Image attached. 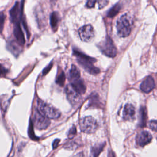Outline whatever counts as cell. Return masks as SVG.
<instances>
[{"instance_id": "cell-27", "label": "cell", "mask_w": 157, "mask_h": 157, "mask_svg": "<svg viewBox=\"0 0 157 157\" xmlns=\"http://www.w3.org/2000/svg\"><path fill=\"white\" fill-rule=\"evenodd\" d=\"M73 157H85V156L83 152H80V153L76 154L75 155H74Z\"/></svg>"}, {"instance_id": "cell-4", "label": "cell", "mask_w": 157, "mask_h": 157, "mask_svg": "<svg viewBox=\"0 0 157 157\" xmlns=\"http://www.w3.org/2000/svg\"><path fill=\"white\" fill-rule=\"evenodd\" d=\"M80 127L82 132L91 134L94 132L98 128V124L97 121L91 116L83 117L80 121Z\"/></svg>"}, {"instance_id": "cell-21", "label": "cell", "mask_w": 157, "mask_h": 157, "mask_svg": "<svg viewBox=\"0 0 157 157\" xmlns=\"http://www.w3.org/2000/svg\"><path fill=\"white\" fill-rule=\"evenodd\" d=\"M77 133V130H76V128L75 126H72V128L69 129L68 134H67V137L69 139H72L74 137V136H75Z\"/></svg>"}, {"instance_id": "cell-13", "label": "cell", "mask_w": 157, "mask_h": 157, "mask_svg": "<svg viewBox=\"0 0 157 157\" xmlns=\"http://www.w3.org/2000/svg\"><path fill=\"white\" fill-rule=\"evenodd\" d=\"M136 110L134 107L130 104L124 105L123 110V118L125 120L131 121L135 118Z\"/></svg>"}, {"instance_id": "cell-26", "label": "cell", "mask_w": 157, "mask_h": 157, "mask_svg": "<svg viewBox=\"0 0 157 157\" xmlns=\"http://www.w3.org/2000/svg\"><path fill=\"white\" fill-rule=\"evenodd\" d=\"M59 141H60V140H59V139H55V140H54V142H53V145H52L53 149H54V148H56L58 147V145H59Z\"/></svg>"}, {"instance_id": "cell-8", "label": "cell", "mask_w": 157, "mask_h": 157, "mask_svg": "<svg viewBox=\"0 0 157 157\" xmlns=\"http://www.w3.org/2000/svg\"><path fill=\"white\" fill-rule=\"evenodd\" d=\"M10 20L14 24H20L22 17V4L16 2L15 4L10 10Z\"/></svg>"}, {"instance_id": "cell-22", "label": "cell", "mask_w": 157, "mask_h": 157, "mask_svg": "<svg viewBox=\"0 0 157 157\" xmlns=\"http://www.w3.org/2000/svg\"><path fill=\"white\" fill-rule=\"evenodd\" d=\"M4 21H5V15L4 13L0 12V33H1L3 29Z\"/></svg>"}, {"instance_id": "cell-16", "label": "cell", "mask_w": 157, "mask_h": 157, "mask_svg": "<svg viewBox=\"0 0 157 157\" xmlns=\"http://www.w3.org/2000/svg\"><path fill=\"white\" fill-rule=\"evenodd\" d=\"M78 77H80V71L75 66L72 65L69 72V79L71 80Z\"/></svg>"}, {"instance_id": "cell-14", "label": "cell", "mask_w": 157, "mask_h": 157, "mask_svg": "<svg viewBox=\"0 0 157 157\" xmlns=\"http://www.w3.org/2000/svg\"><path fill=\"white\" fill-rule=\"evenodd\" d=\"M13 34L17 42L20 45H23L25 43V37H24V35L20 24H15Z\"/></svg>"}, {"instance_id": "cell-28", "label": "cell", "mask_w": 157, "mask_h": 157, "mask_svg": "<svg viewBox=\"0 0 157 157\" xmlns=\"http://www.w3.org/2000/svg\"><path fill=\"white\" fill-rule=\"evenodd\" d=\"M130 157H134V156H130Z\"/></svg>"}, {"instance_id": "cell-1", "label": "cell", "mask_w": 157, "mask_h": 157, "mask_svg": "<svg viewBox=\"0 0 157 157\" xmlns=\"http://www.w3.org/2000/svg\"><path fill=\"white\" fill-rule=\"evenodd\" d=\"M73 53L76 56L78 63L90 74H96L99 72V69L93 65V63L96 61L94 58L75 50H74Z\"/></svg>"}, {"instance_id": "cell-7", "label": "cell", "mask_w": 157, "mask_h": 157, "mask_svg": "<svg viewBox=\"0 0 157 157\" xmlns=\"http://www.w3.org/2000/svg\"><path fill=\"white\" fill-rule=\"evenodd\" d=\"M78 34L82 41L89 42L94 37V30L91 25H86L78 29Z\"/></svg>"}, {"instance_id": "cell-11", "label": "cell", "mask_w": 157, "mask_h": 157, "mask_svg": "<svg viewBox=\"0 0 157 157\" xmlns=\"http://www.w3.org/2000/svg\"><path fill=\"white\" fill-rule=\"evenodd\" d=\"M70 80V85L79 94H83L85 93L86 91V86L84 84L83 81L82 79L80 78V77L73 78Z\"/></svg>"}, {"instance_id": "cell-24", "label": "cell", "mask_w": 157, "mask_h": 157, "mask_svg": "<svg viewBox=\"0 0 157 157\" xmlns=\"http://www.w3.org/2000/svg\"><path fill=\"white\" fill-rule=\"evenodd\" d=\"M149 126L151 129L154 131H156V121L155 120L150 121L149 123Z\"/></svg>"}, {"instance_id": "cell-6", "label": "cell", "mask_w": 157, "mask_h": 157, "mask_svg": "<svg viewBox=\"0 0 157 157\" xmlns=\"http://www.w3.org/2000/svg\"><path fill=\"white\" fill-rule=\"evenodd\" d=\"M33 122L34 126L38 129H46L50 123L49 118L40 113L37 109L34 111Z\"/></svg>"}, {"instance_id": "cell-23", "label": "cell", "mask_w": 157, "mask_h": 157, "mask_svg": "<svg viewBox=\"0 0 157 157\" xmlns=\"http://www.w3.org/2000/svg\"><path fill=\"white\" fill-rule=\"evenodd\" d=\"M101 0H86V6L88 8H91L93 7L95 5V3L96 2H99Z\"/></svg>"}, {"instance_id": "cell-12", "label": "cell", "mask_w": 157, "mask_h": 157, "mask_svg": "<svg viewBox=\"0 0 157 157\" xmlns=\"http://www.w3.org/2000/svg\"><path fill=\"white\" fill-rule=\"evenodd\" d=\"M155 87V83L153 78L151 76H148L141 83L140 88L144 93H149Z\"/></svg>"}, {"instance_id": "cell-9", "label": "cell", "mask_w": 157, "mask_h": 157, "mask_svg": "<svg viewBox=\"0 0 157 157\" xmlns=\"http://www.w3.org/2000/svg\"><path fill=\"white\" fill-rule=\"evenodd\" d=\"M65 92L67 96V98L69 101L72 104L75 105L77 104L80 100V94H79L71 85H67L65 88Z\"/></svg>"}, {"instance_id": "cell-10", "label": "cell", "mask_w": 157, "mask_h": 157, "mask_svg": "<svg viewBox=\"0 0 157 157\" xmlns=\"http://www.w3.org/2000/svg\"><path fill=\"white\" fill-rule=\"evenodd\" d=\"M152 139V136L147 131H142L139 132L136 138V144L140 147H144L149 144Z\"/></svg>"}, {"instance_id": "cell-3", "label": "cell", "mask_w": 157, "mask_h": 157, "mask_svg": "<svg viewBox=\"0 0 157 157\" xmlns=\"http://www.w3.org/2000/svg\"><path fill=\"white\" fill-rule=\"evenodd\" d=\"M37 110L48 118H57L61 115L60 112L57 109L41 100H38L37 101Z\"/></svg>"}, {"instance_id": "cell-17", "label": "cell", "mask_w": 157, "mask_h": 157, "mask_svg": "<svg viewBox=\"0 0 157 157\" xmlns=\"http://www.w3.org/2000/svg\"><path fill=\"white\" fill-rule=\"evenodd\" d=\"M59 14L56 12H53L51 14V15H50V25L53 29H54L56 27L59 21Z\"/></svg>"}, {"instance_id": "cell-25", "label": "cell", "mask_w": 157, "mask_h": 157, "mask_svg": "<svg viewBox=\"0 0 157 157\" xmlns=\"http://www.w3.org/2000/svg\"><path fill=\"white\" fill-rule=\"evenodd\" d=\"M6 72H7V70L5 69V67L3 66L0 64V76L5 75Z\"/></svg>"}, {"instance_id": "cell-2", "label": "cell", "mask_w": 157, "mask_h": 157, "mask_svg": "<svg viewBox=\"0 0 157 157\" xmlns=\"http://www.w3.org/2000/svg\"><path fill=\"white\" fill-rule=\"evenodd\" d=\"M116 28L117 34L120 37H125L129 36L131 31L129 17L128 14L121 15L117 21Z\"/></svg>"}, {"instance_id": "cell-18", "label": "cell", "mask_w": 157, "mask_h": 157, "mask_svg": "<svg viewBox=\"0 0 157 157\" xmlns=\"http://www.w3.org/2000/svg\"><path fill=\"white\" fill-rule=\"evenodd\" d=\"M121 8V6L119 4H117L115 5H114L107 12V16L110 18L113 17L114 16H115L118 12L120 11Z\"/></svg>"}, {"instance_id": "cell-19", "label": "cell", "mask_w": 157, "mask_h": 157, "mask_svg": "<svg viewBox=\"0 0 157 157\" xmlns=\"http://www.w3.org/2000/svg\"><path fill=\"white\" fill-rule=\"evenodd\" d=\"M140 124L142 126H144L147 120V112L144 107H141L140 110Z\"/></svg>"}, {"instance_id": "cell-20", "label": "cell", "mask_w": 157, "mask_h": 157, "mask_svg": "<svg viewBox=\"0 0 157 157\" xmlns=\"http://www.w3.org/2000/svg\"><path fill=\"white\" fill-rule=\"evenodd\" d=\"M64 80H65L64 74L63 73V72H61L60 74H59V75H58L56 79V82L61 86H63L64 83Z\"/></svg>"}, {"instance_id": "cell-15", "label": "cell", "mask_w": 157, "mask_h": 157, "mask_svg": "<svg viewBox=\"0 0 157 157\" xmlns=\"http://www.w3.org/2000/svg\"><path fill=\"white\" fill-rule=\"evenodd\" d=\"M105 145V142L98 143L94 144L91 148L90 157H98L99 154L102 152Z\"/></svg>"}, {"instance_id": "cell-5", "label": "cell", "mask_w": 157, "mask_h": 157, "mask_svg": "<svg viewBox=\"0 0 157 157\" xmlns=\"http://www.w3.org/2000/svg\"><path fill=\"white\" fill-rule=\"evenodd\" d=\"M99 48L102 53L109 57H115L117 55V48L109 36H107L105 40L99 45Z\"/></svg>"}]
</instances>
